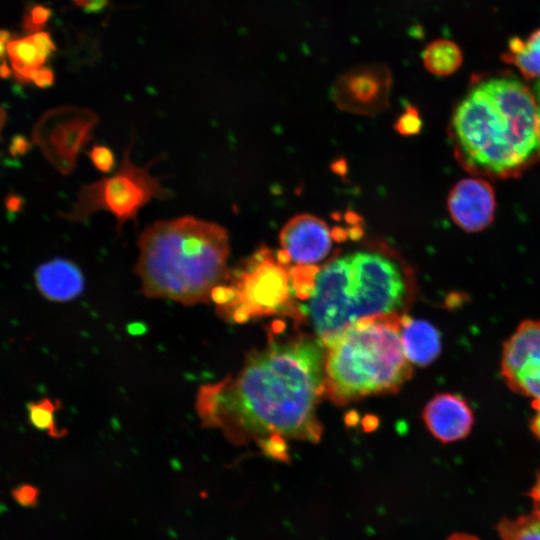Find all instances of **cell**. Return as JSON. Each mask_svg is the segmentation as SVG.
Returning a JSON list of instances; mask_svg holds the SVG:
<instances>
[{"label":"cell","mask_w":540,"mask_h":540,"mask_svg":"<svg viewBox=\"0 0 540 540\" xmlns=\"http://www.w3.org/2000/svg\"><path fill=\"white\" fill-rule=\"evenodd\" d=\"M325 355L317 337L271 342L252 353L236 377L203 386L197 411L235 443L255 441L284 460L288 440L320 439L316 410L325 393Z\"/></svg>","instance_id":"6da1fadb"},{"label":"cell","mask_w":540,"mask_h":540,"mask_svg":"<svg viewBox=\"0 0 540 540\" xmlns=\"http://www.w3.org/2000/svg\"><path fill=\"white\" fill-rule=\"evenodd\" d=\"M414 292L405 259L385 243L364 242L317 266L300 311L326 347L361 320L400 314Z\"/></svg>","instance_id":"7a4b0ae2"},{"label":"cell","mask_w":540,"mask_h":540,"mask_svg":"<svg viewBox=\"0 0 540 540\" xmlns=\"http://www.w3.org/2000/svg\"><path fill=\"white\" fill-rule=\"evenodd\" d=\"M538 105L521 81L477 82L455 107L449 135L460 164L497 179L516 177L540 157Z\"/></svg>","instance_id":"3957f363"},{"label":"cell","mask_w":540,"mask_h":540,"mask_svg":"<svg viewBox=\"0 0 540 540\" xmlns=\"http://www.w3.org/2000/svg\"><path fill=\"white\" fill-rule=\"evenodd\" d=\"M138 251L134 271L142 292L184 305L209 302L230 269L227 229L191 215L147 225L138 238Z\"/></svg>","instance_id":"277c9868"},{"label":"cell","mask_w":540,"mask_h":540,"mask_svg":"<svg viewBox=\"0 0 540 540\" xmlns=\"http://www.w3.org/2000/svg\"><path fill=\"white\" fill-rule=\"evenodd\" d=\"M403 314L361 320L326 346L325 394L337 404L396 392L412 370L401 341Z\"/></svg>","instance_id":"5b68a950"},{"label":"cell","mask_w":540,"mask_h":540,"mask_svg":"<svg viewBox=\"0 0 540 540\" xmlns=\"http://www.w3.org/2000/svg\"><path fill=\"white\" fill-rule=\"evenodd\" d=\"M134 137L126 147L117 170L90 184L84 185L78 194L69 217L76 221L88 219L105 211L111 214L120 233L124 224L135 221L140 209L154 199L173 197L171 190L162 185L163 177L151 172V165L158 159L141 166L132 159Z\"/></svg>","instance_id":"8992f818"},{"label":"cell","mask_w":540,"mask_h":540,"mask_svg":"<svg viewBox=\"0 0 540 540\" xmlns=\"http://www.w3.org/2000/svg\"><path fill=\"white\" fill-rule=\"evenodd\" d=\"M225 282L233 290V299L217 311L237 323L282 310L295 297L291 266L267 247L258 248L229 269Z\"/></svg>","instance_id":"52a82bcc"},{"label":"cell","mask_w":540,"mask_h":540,"mask_svg":"<svg viewBox=\"0 0 540 540\" xmlns=\"http://www.w3.org/2000/svg\"><path fill=\"white\" fill-rule=\"evenodd\" d=\"M500 374L513 392L540 400V320H524L503 345Z\"/></svg>","instance_id":"ba28073f"},{"label":"cell","mask_w":540,"mask_h":540,"mask_svg":"<svg viewBox=\"0 0 540 540\" xmlns=\"http://www.w3.org/2000/svg\"><path fill=\"white\" fill-rule=\"evenodd\" d=\"M392 73L384 63H365L351 67L333 83L337 105L357 113H373L386 107Z\"/></svg>","instance_id":"9c48e42d"},{"label":"cell","mask_w":540,"mask_h":540,"mask_svg":"<svg viewBox=\"0 0 540 540\" xmlns=\"http://www.w3.org/2000/svg\"><path fill=\"white\" fill-rule=\"evenodd\" d=\"M280 261L290 266H319L332 254L334 232L321 218L300 214L291 218L279 234Z\"/></svg>","instance_id":"30bf717a"},{"label":"cell","mask_w":540,"mask_h":540,"mask_svg":"<svg viewBox=\"0 0 540 540\" xmlns=\"http://www.w3.org/2000/svg\"><path fill=\"white\" fill-rule=\"evenodd\" d=\"M447 207L452 220L461 229L467 232L481 231L494 217V191L483 179H463L449 193Z\"/></svg>","instance_id":"8fae6325"},{"label":"cell","mask_w":540,"mask_h":540,"mask_svg":"<svg viewBox=\"0 0 540 540\" xmlns=\"http://www.w3.org/2000/svg\"><path fill=\"white\" fill-rule=\"evenodd\" d=\"M423 420L437 440L451 443L468 436L474 425V413L460 395L439 393L424 407Z\"/></svg>","instance_id":"7c38bea8"},{"label":"cell","mask_w":540,"mask_h":540,"mask_svg":"<svg viewBox=\"0 0 540 540\" xmlns=\"http://www.w3.org/2000/svg\"><path fill=\"white\" fill-rule=\"evenodd\" d=\"M400 335L404 354L418 366L432 363L441 352V335L430 322L402 315Z\"/></svg>","instance_id":"4fadbf2b"},{"label":"cell","mask_w":540,"mask_h":540,"mask_svg":"<svg viewBox=\"0 0 540 540\" xmlns=\"http://www.w3.org/2000/svg\"><path fill=\"white\" fill-rule=\"evenodd\" d=\"M36 280L42 294L54 301L71 300L84 288L81 270L64 259H55L42 265L37 271Z\"/></svg>","instance_id":"5bb4252c"},{"label":"cell","mask_w":540,"mask_h":540,"mask_svg":"<svg viewBox=\"0 0 540 540\" xmlns=\"http://www.w3.org/2000/svg\"><path fill=\"white\" fill-rule=\"evenodd\" d=\"M55 48L49 33L38 31L25 38L10 40L7 55L16 76L30 81L32 72L43 66Z\"/></svg>","instance_id":"9a60e30c"},{"label":"cell","mask_w":540,"mask_h":540,"mask_svg":"<svg viewBox=\"0 0 540 540\" xmlns=\"http://www.w3.org/2000/svg\"><path fill=\"white\" fill-rule=\"evenodd\" d=\"M501 58L514 65L524 77L540 80V28L526 38L515 36L509 39Z\"/></svg>","instance_id":"2e32d148"},{"label":"cell","mask_w":540,"mask_h":540,"mask_svg":"<svg viewBox=\"0 0 540 540\" xmlns=\"http://www.w3.org/2000/svg\"><path fill=\"white\" fill-rule=\"evenodd\" d=\"M422 62L431 74L439 77L449 76L461 67L463 53L454 41L437 39L423 50Z\"/></svg>","instance_id":"e0dca14e"},{"label":"cell","mask_w":540,"mask_h":540,"mask_svg":"<svg viewBox=\"0 0 540 540\" xmlns=\"http://www.w3.org/2000/svg\"><path fill=\"white\" fill-rule=\"evenodd\" d=\"M59 401L42 398L28 403L29 422L38 430L48 433L53 438H60L66 434L57 426L55 413L59 408Z\"/></svg>","instance_id":"ac0fdd59"},{"label":"cell","mask_w":540,"mask_h":540,"mask_svg":"<svg viewBox=\"0 0 540 540\" xmlns=\"http://www.w3.org/2000/svg\"><path fill=\"white\" fill-rule=\"evenodd\" d=\"M498 531L502 540H540V514L534 512L514 520H502Z\"/></svg>","instance_id":"d6986e66"},{"label":"cell","mask_w":540,"mask_h":540,"mask_svg":"<svg viewBox=\"0 0 540 540\" xmlns=\"http://www.w3.org/2000/svg\"><path fill=\"white\" fill-rule=\"evenodd\" d=\"M94 167L104 174H110L115 168V156L112 150L105 145H94L89 153Z\"/></svg>","instance_id":"ffe728a7"},{"label":"cell","mask_w":540,"mask_h":540,"mask_svg":"<svg viewBox=\"0 0 540 540\" xmlns=\"http://www.w3.org/2000/svg\"><path fill=\"white\" fill-rule=\"evenodd\" d=\"M52 11L43 5L31 8L24 17L23 26L26 31L32 33L41 31V28L49 20Z\"/></svg>","instance_id":"44dd1931"},{"label":"cell","mask_w":540,"mask_h":540,"mask_svg":"<svg viewBox=\"0 0 540 540\" xmlns=\"http://www.w3.org/2000/svg\"><path fill=\"white\" fill-rule=\"evenodd\" d=\"M38 490L31 485H22L13 491L14 498L24 506H30L37 500Z\"/></svg>","instance_id":"7402d4cb"},{"label":"cell","mask_w":540,"mask_h":540,"mask_svg":"<svg viewBox=\"0 0 540 540\" xmlns=\"http://www.w3.org/2000/svg\"><path fill=\"white\" fill-rule=\"evenodd\" d=\"M53 72L48 67H40L32 72L30 81H33L39 87H47L53 83Z\"/></svg>","instance_id":"603a6c76"},{"label":"cell","mask_w":540,"mask_h":540,"mask_svg":"<svg viewBox=\"0 0 540 540\" xmlns=\"http://www.w3.org/2000/svg\"><path fill=\"white\" fill-rule=\"evenodd\" d=\"M77 6L89 13H97L103 10L108 0H72Z\"/></svg>","instance_id":"cb8c5ba5"},{"label":"cell","mask_w":540,"mask_h":540,"mask_svg":"<svg viewBox=\"0 0 540 540\" xmlns=\"http://www.w3.org/2000/svg\"><path fill=\"white\" fill-rule=\"evenodd\" d=\"M534 415L531 421V430L540 441V400L532 401Z\"/></svg>","instance_id":"d4e9b609"},{"label":"cell","mask_w":540,"mask_h":540,"mask_svg":"<svg viewBox=\"0 0 540 540\" xmlns=\"http://www.w3.org/2000/svg\"><path fill=\"white\" fill-rule=\"evenodd\" d=\"M531 498L534 504L535 512L540 514V473L532 487Z\"/></svg>","instance_id":"484cf974"},{"label":"cell","mask_w":540,"mask_h":540,"mask_svg":"<svg viewBox=\"0 0 540 540\" xmlns=\"http://www.w3.org/2000/svg\"><path fill=\"white\" fill-rule=\"evenodd\" d=\"M10 41V33L6 30H0V60H3L7 54V44Z\"/></svg>","instance_id":"4316f807"},{"label":"cell","mask_w":540,"mask_h":540,"mask_svg":"<svg viewBox=\"0 0 540 540\" xmlns=\"http://www.w3.org/2000/svg\"><path fill=\"white\" fill-rule=\"evenodd\" d=\"M535 97L538 105V130H539V142H540V81L536 84Z\"/></svg>","instance_id":"83f0119b"},{"label":"cell","mask_w":540,"mask_h":540,"mask_svg":"<svg viewBox=\"0 0 540 540\" xmlns=\"http://www.w3.org/2000/svg\"><path fill=\"white\" fill-rule=\"evenodd\" d=\"M11 74V70L8 67V65L3 62L0 64V76L2 77H8Z\"/></svg>","instance_id":"f1b7e54d"},{"label":"cell","mask_w":540,"mask_h":540,"mask_svg":"<svg viewBox=\"0 0 540 540\" xmlns=\"http://www.w3.org/2000/svg\"><path fill=\"white\" fill-rule=\"evenodd\" d=\"M448 540H477L475 537L468 535H453Z\"/></svg>","instance_id":"f546056e"},{"label":"cell","mask_w":540,"mask_h":540,"mask_svg":"<svg viewBox=\"0 0 540 540\" xmlns=\"http://www.w3.org/2000/svg\"><path fill=\"white\" fill-rule=\"evenodd\" d=\"M131 328L132 329H129L131 334H140L141 333V328H143V327H142V325L140 323H137V324H132Z\"/></svg>","instance_id":"4dcf8cb0"}]
</instances>
